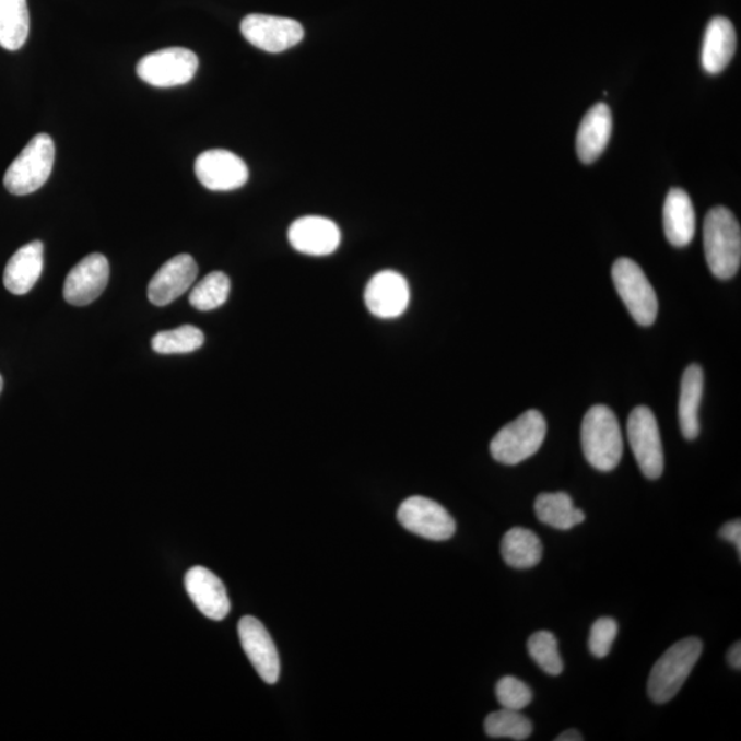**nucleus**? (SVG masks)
Wrapping results in <instances>:
<instances>
[{
  "mask_svg": "<svg viewBox=\"0 0 741 741\" xmlns=\"http://www.w3.org/2000/svg\"><path fill=\"white\" fill-rule=\"evenodd\" d=\"M703 242L713 275L722 281L733 278L741 264V230L728 208L716 207L708 211Z\"/></svg>",
  "mask_w": 741,
  "mask_h": 741,
  "instance_id": "1",
  "label": "nucleus"
},
{
  "mask_svg": "<svg viewBox=\"0 0 741 741\" xmlns=\"http://www.w3.org/2000/svg\"><path fill=\"white\" fill-rule=\"evenodd\" d=\"M585 458L596 470L615 469L624 455V437L615 413L605 405H595L585 415L581 426Z\"/></svg>",
  "mask_w": 741,
  "mask_h": 741,
  "instance_id": "2",
  "label": "nucleus"
},
{
  "mask_svg": "<svg viewBox=\"0 0 741 741\" xmlns=\"http://www.w3.org/2000/svg\"><path fill=\"white\" fill-rule=\"evenodd\" d=\"M703 652L699 638L689 637L670 647L655 663L648 679V695L655 703L669 702L683 689Z\"/></svg>",
  "mask_w": 741,
  "mask_h": 741,
  "instance_id": "3",
  "label": "nucleus"
},
{
  "mask_svg": "<svg viewBox=\"0 0 741 741\" xmlns=\"http://www.w3.org/2000/svg\"><path fill=\"white\" fill-rule=\"evenodd\" d=\"M546 436L542 413L530 410L504 426L493 437L491 454L498 463L515 466L539 452Z\"/></svg>",
  "mask_w": 741,
  "mask_h": 741,
  "instance_id": "4",
  "label": "nucleus"
},
{
  "mask_svg": "<svg viewBox=\"0 0 741 741\" xmlns=\"http://www.w3.org/2000/svg\"><path fill=\"white\" fill-rule=\"evenodd\" d=\"M56 160V144L47 133H39L26 144L23 152L9 166L4 187L13 196H28L45 186Z\"/></svg>",
  "mask_w": 741,
  "mask_h": 741,
  "instance_id": "5",
  "label": "nucleus"
},
{
  "mask_svg": "<svg viewBox=\"0 0 741 741\" xmlns=\"http://www.w3.org/2000/svg\"><path fill=\"white\" fill-rule=\"evenodd\" d=\"M612 281L633 319L640 326H652L657 320L658 298L640 266L626 257L618 259L612 266Z\"/></svg>",
  "mask_w": 741,
  "mask_h": 741,
  "instance_id": "6",
  "label": "nucleus"
},
{
  "mask_svg": "<svg viewBox=\"0 0 741 741\" xmlns=\"http://www.w3.org/2000/svg\"><path fill=\"white\" fill-rule=\"evenodd\" d=\"M200 67L196 52L189 48H163L138 62L137 73L144 83L158 89L185 85L195 79Z\"/></svg>",
  "mask_w": 741,
  "mask_h": 741,
  "instance_id": "7",
  "label": "nucleus"
},
{
  "mask_svg": "<svg viewBox=\"0 0 741 741\" xmlns=\"http://www.w3.org/2000/svg\"><path fill=\"white\" fill-rule=\"evenodd\" d=\"M627 438L643 474L648 480H658L664 469V456L657 417L649 408L642 405L632 411Z\"/></svg>",
  "mask_w": 741,
  "mask_h": 741,
  "instance_id": "8",
  "label": "nucleus"
},
{
  "mask_svg": "<svg viewBox=\"0 0 741 741\" xmlns=\"http://www.w3.org/2000/svg\"><path fill=\"white\" fill-rule=\"evenodd\" d=\"M240 32L250 45L272 54L286 51L304 39V28L298 21L277 15H246Z\"/></svg>",
  "mask_w": 741,
  "mask_h": 741,
  "instance_id": "9",
  "label": "nucleus"
},
{
  "mask_svg": "<svg viewBox=\"0 0 741 741\" xmlns=\"http://www.w3.org/2000/svg\"><path fill=\"white\" fill-rule=\"evenodd\" d=\"M397 519L402 528L426 540H449L456 531L455 519L447 509L427 497L407 498L397 511Z\"/></svg>",
  "mask_w": 741,
  "mask_h": 741,
  "instance_id": "10",
  "label": "nucleus"
},
{
  "mask_svg": "<svg viewBox=\"0 0 741 741\" xmlns=\"http://www.w3.org/2000/svg\"><path fill=\"white\" fill-rule=\"evenodd\" d=\"M196 175L203 187L212 191L240 189L249 179L245 161L228 150L213 149L198 155Z\"/></svg>",
  "mask_w": 741,
  "mask_h": 741,
  "instance_id": "11",
  "label": "nucleus"
},
{
  "mask_svg": "<svg viewBox=\"0 0 741 741\" xmlns=\"http://www.w3.org/2000/svg\"><path fill=\"white\" fill-rule=\"evenodd\" d=\"M410 298L407 279L396 271L378 272L364 292L369 313L380 319L399 318L410 305Z\"/></svg>",
  "mask_w": 741,
  "mask_h": 741,
  "instance_id": "12",
  "label": "nucleus"
},
{
  "mask_svg": "<svg viewBox=\"0 0 741 741\" xmlns=\"http://www.w3.org/2000/svg\"><path fill=\"white\" fill-rule=\"evenodd\" d=\"M239 640L250 663L267 684H275L281 674V660L270 633L254 616H244L238 625Z\"/></svg>",
  "mask_w": 741,
  "mask_h": 741,
  "instance_id": "13",
  "label": "nucleus"
},
{
  "mask_svg": "<svg viewBox=\"0 0 741 741\" xmlns=\"http://www.w3.org/2000/svg\"><path fill=\"white\" fill-rule=\"evenodd\" d=\"M110 266L104 255L93 254L68 273L63 284V297L67 303L84 306L94 303L109 282Z\"/></svg>",
  "mask_w": 741,
  "mask_h": 741,
  "instance_id": "14",
  "label": "nucleus"
},
{
  "mask_svg": "<svg viewBox=\"0 0 741 741\" xmlns=\"http://www.w3.org/2000/svg\"><path fill=\"white\" fill-rule=\"evenodd\" d=\"M289 242L299 254L325 257L334 254L341 244V231L330 219L305 216L290 225Z\"/></svg>",
  "mask_w": 741,
  "mask_h": 741,
  "instance_id": "15",
  "label": "nucleus"
},
{
  "mask_svg": "<svg viewBox=\"0 0 741 741\" xmlns=\"http://www.w3.org/2000/svg\"><path fill=\"white\" fill-rule=\"evenodd\" d=\"M198 266L190 255H179L165 262L149 283L150 303L165 306L181 297L196 282Z\"/></svg>",
  "mask_w": 741,
  "mask_h": 741,
  "instance_id": "16",
  "label": "nucleus"
},
{
  "mask_svg": "<svg viewBox=\"0 0 741 741\" xmlns=\"http://www.w3.org/2000/svg\"><path fill=\"white\" fill-rule=\"evenodd\" d=\"M185 585L192 603L209 620L222 621L231 610L227 589L216 574L205 567H192L186 574Z\"/></svg>",
  "mask_w": 741,
  "mask_h": 741,
  "instance_id": "17",
  "label": "nucleus"
},
{
  "mask_svg": "<svg viewBox=\"0 0 741 741\" xmlns=\"http://www.w3.org/2000/svg\"><path fill=\"white\" fill-rule=\"evenodd\" d=\"M612 132V113L605 104L590 107L579 124L577 154L584 164H592L603 154Z\"/></svg>",
  "mask_w": 741,
  "mask_h": 741,
  "instance_id": "18",
  "label": "nucleus"
},
{
  "mask_svg": "<svg viewBox=\"0 0 741 741\" xmlns=\"http://www.w3.org/2000/svg\"><path fill=\"white\" fill-rule=\"evenodd\" d=\"M45 246L40 240L21 247L4 268L3 283L10 293L24 295L34 289L43 271Z\"/></svg>",
  "mask_w": 741,
  "mask_h": 741,
  "instance_id": "19",
  "label": "nucleus"
},
{
  "mask_svg": "<svg viewBox=\"0 0 741 741\" xmlns=\"http://www.w3.org/2000/svg\"><path fill=\"white\" fill-rule=\"evenodd\" d=\"M663 230L666 238L675 247L689 246L696 230L695 209L689 192L671 189L663 205Z\"/></svg>",
  "mask_w": 741,
  "mask_h": 741,
  "instance_id": "20",
  "label": "nucleus"
},
{
  "mask_svg": "<svg viewBox=\"0 0 741 741\" xmlns=\"http://www.w3.org/2000/svg\"><path fill=\"white\" fill-rule=\"evenodd\" d=\"M734 26L728 19L714 17L707 25L702 47V67L707 73L718 74L729 66L736 52Z\"/></svg>",
  "mask_w": 741,
  "mask_h": 741,
  "instance_id": "21",
  "label": "nucleus"
},
{
  "mask_svg": "<svg viewBox=\"0 0 741 741\" xmlns=\"http://www.w3.org/2000/svg\"><path fill=\"white\" fill-rule=\"evenodd\" d=\"M705 389V375L701 365L692 364L681 380L679 419L681 433L692 442L701 433L699 408Z\"/></svg>",
  "mask_w": 741,
  "mask_h": 741,
  "instance_id": "22",
  "label": "nucleus"
},
{
  "mask_svg": "<svg viewBox=\"0 0 741 741\" xmlns=\"http://www.w3.org/2000/svg\"><path fill=\"white\" fill-rule=\"evenodd\" d=\"M534 511L541 524L553 529L571 530L585 520L584 511L574 507L573 498L565 492L539 494Z\"/></svg>",
  "mask_w": 741,
  "mask_h": 741,
  "instance_id": "23",
  "label": "nucleus"
},
{
  "mask_svg": "<svg viewBox=\"0 0 741 741\" xmlns=\"http://www.w3.org/2000/svg\"><path fill=\"white\" fill-rule=\"evenodd\" d=\"M502 555L508 566L519 571L539 565L542 557L539 536L525 528L508 530L503 537Z\"/></svg>",
  "mask_w": 741,
  "mask_h": 741,
  "instance_id": "24",
  "label": "nucleus"
},
{
  "mask_svg": "<svg viewBox=\"0 0 741 741\" xmlns=\"http://www.w3.org/2000/svg\"><path fill=\"white\" fill-rule=\"evenodd\" d=\"M30 35V10L26 0H0V47L17 51Z\"/></svg>",
  "mask_w": 741,
  "mask_h": 741,
  "instance_id": "25",
  "label": "nucleus"
},
{
  "mask_svg": "<svg viewBox=\"0 0 741 741\" xmlns=\"http://www.w3.org/2000/svg\"><path fill=\"white\" fill-rule=\"evenodd\" d=\"M485 732L489 738L522 741L530 738L533 724L520 711L502 708L489 714L485 719Z\"/></svg>",
  "mask_w": 741,
  "mask_h": 741,
  "instance_id": "26",
  "label": "nucleus"
},
{
  "mask_svg": "<svg viewBox=\"0 0 741 741\" xmlns=\"http://www.w3.org/2000/svg\"><path fill=\"white\" fill-rule=\"evenodd\" d=\"M203 342H205L203 332L196 326L186 325L155 334L152 348L160 354H183L198 351Z\"/></svg>",
  "mask_w": 741,
  "mask_h": 741,
  "instance_id": "27",
  "label": "nucleus"
},
{
  "mask_svg": "<svg viewBox=\"0 0 741 741\" xmlns=\"http://www.w3.org/2000/svg\"><path fill=\"white\" fill-rule=\"evenodd\" d=\"M231 292L230 278L224 272L209 273L197 284L190 294V304L201 313L217 309L228 299Z\"/></svg>",
  "mask_w": 741,
  "mask_h": 741,
  "instance_id": "28",
  "label": "nucleus"
},
{
  "mask_svg": "<svg viewBox=\"0 0 741 741\" xmlns=\"http://www.w3.org/2000/svg\"><path fill=\"white\" fill-rule=\"evenodd\" d=\"M528 651L534 662L546 674L560 675L563 671V662L560 654V644L551 632L541 631L531 635L528 642Z\"/></svg>",
  "mask_w": 741,
  "mask_h": 741,
  "instance_id": "29",
  "label": "nucleus"
},
{
  "mask_svg": "<svg viewBox=\"0 0 741 741\" xmlns=\"http://www.w3.org/2000/svg\"><path fill=\"white\" fill-rule=\"evenodd\" d=\"M496 696L503 708L524 710L533 701V692L517 677H503L496 685Z\"/></svg>",
  "mask_w": 741,
  "mask_h": 741,
  "instance_id": "30",
  "label": "nucleus"
},
{
  "mask_svg": "<svg viewBox=\"0 0 741 741\" xmlns=\"http://www.w3.org/2000/svg\"><path fill=\"white\" fill-rule=\"evenodd\" d=\"M618 635V624L612 618L604 616L590 627L589 651L593 657L603 659L610 654Z\"/></svg>",
  "mask_w": 741,
  "mask_h": 741,
  "instance_id": "31",
  "label": "nucleus"
},
{
  "mask_svg": "<svg viewBox=\"0 0 741 741\" xmlns=\"http://www.w3.org/2000/svg\"><path fill=\"white\" fill-rule=\"evenodd\" d=\"M719 537L722 540L732 542L738 550L739 556L741 555V522L740 519L732 520L727 525H724L721 530H719Z\"/></svg>",
  "mask_w": 741,
  "mask_h": 741,
  "instance_id": "32",
  "label": "nucleus"
},
{
  "mask_svg": "<svg viewBox=\"0 0 741 741\" xmlns=\"http://www.w3.org/2000/svg\"><path fill=\"white\" fill-rule=\"evenodd\" d=\"M728 662H729L730 666H732L733 669H736V670L741 669V644H740V642L736 643L734 646L729 649Z\"/></svg>",
  "mask_w": 741,
  "mask_h": 741,
  "instance_id": "33",
  "label": "nucleus"
},
{
  "mask_svg": "<svg viewBox=\"0 0 741 741\" xmlns=\"http://www.w3.org/2000/svg\"><path fill=\"white\" fill-rule=\"evenodd\" d=\"M583 740H584V736L581 733L577 732V730H574V729L566 730V732L561 733L555 739V741H583Z\"/></svg>",
  "mask_w": 741,
  "mask_h": 741,
  "instance_id": "34",
  "label": "nucleus"
},
{
  "mask_svg": "<svg viewBox=\"0 0 741 741\" xmlns=\"http://www.w3.org/2000/svg\"><path fill=\"white\" fill-rule=\"evenodd\" d=\"M2 389H3V378L2 375H0V393H2Z\"/></svg>",
  "mask_w": 741,
  "mask_h": 741,
  "instance_id": "35",
  "label": "nucleus"
}]
</instances>
